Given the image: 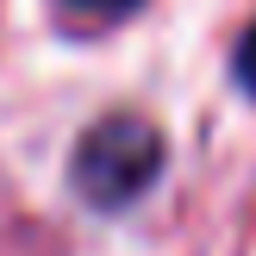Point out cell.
<instances>
[{
  "label": "cell",
  "instance_id": "3957f363",
  "mask_svg": "<svg viewBox=\"0 0 256 256\" xmlns=\"http://www.w3.org/2000/svg\"><path fill=\"white\" fill-rule=\"evenodd\" d=\"M238 82H244L250 94H256V25H250L244 38H238Z\"/></svg>",
  "mask_w": 256,
  "mask_h": 256
},
{
  "label": "cell",
  "instance_id": "6da1fadb",
  "mask_svg": "<svg viewBox=\"0 0 256 256\" xmlns=\"http://www.w3.org/2000/svg\"><path fill=\"white\" fill-rule=\"evenodd\" d=\"M156 169H162V138H156V125L138 119V112H106V119L75 144V162H69L82 200L100 206V212L132 206V200L156 182Z\"/></svg>",
  "mask_w": 256,
  "mask_h": 256
},
{
  "label": "cell",
  "instance_id": "7a4b0ae2",
  "mask_svg": "<svg viewBox=\"0 0 256 256\" xmlns=\"http://www.w3.org/2000/svg\"><path fill=\"white\" fill-rule=\"evenodd\" d=\"M69 12H82V19H112V12H132L138 0H62Z\"/></svg>",
  "mask_w": 256,
  "mask_h": 256
}]
</instances>
